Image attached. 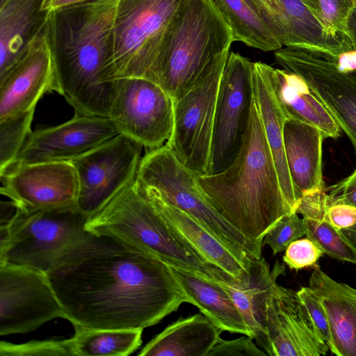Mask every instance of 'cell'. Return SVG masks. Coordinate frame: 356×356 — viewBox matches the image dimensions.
<instances>
[{
  "mask_svg": "<svg viewBox=\"0 0 356 356\" xmlns=\"http://www.w3.org/2000/svg\"><path fill=\"white\" fill-rule=\"evenodd\" d=\"M86 0H44L43 9L51 11L63 6L74 4Z\"/></svg>",
  "mask_w": 356,
  "mask_h": 356,
  "instance_id": "b9f144b4",
  "label": "cell"
},
{
  "mask_svg": "<svg viewBox=\"0 0 356 356\" xmlns=\"http://www.w3.org/2000/svg\"><path fill=\"white\" fill-rule=\"evenodd\" d=\"M309 286L327 314L332 337L330 350L337 356H356V289L334 280L318 266L310 276Z\"/></svg>",
  "mask_w": 356,
  "mask_h": 356,
  "instance_id": "cb8c5ba5",
  "label": "cell"
},
{
  "mask_svg": "<svg viewBox=\"0 0 356 356\" xmlns=\"http://www.w3.org/2000/svg\"><path fill=\"white\" fill-rule=\"evenodd\" d=\"M333 35L353 45L348 28L354 8L350 0H301Z\"/></svg>",
  "mask_w": 356,
  "mask_h": 356,
  "instance_id": "d6a6232c",
  "label": "cell"
},
{
  "mask_svg": "<svg viewBox=\"0 0 356 356\" xmlns=\"http://www.w3.org/2000/svg\"><path fill=\"white\" fill-rule=\"evenodd\" d=\"M350 1L353 3L354 7H356V0H350Z\"/></svg>",
  "mask_w": 356,
  "mask_h": 356,
  "instance_id": "f6af8a7d",
  "label": "cell"
},
{
  "mask_svg": "<svg viewBox=\"0 0 356 356\" xmlns=\"http://www.w3.org/2000/svg\"><path fill=\"white\" fill-rule=\"evenodd\" d=\"M118 134L108 117L74 115L59 125L31 131L13 163L71 162Z\"/></svg>",
  "mask_w": 356,
  "mask_h": 356,
  "instance_id": "e0dca14e",
  "label": "cell"
},
{
  "mask_svg": "<svg viewBox=\"0 0 356 356\" xmlns=\"http://www.w3.org/2000/svg\"><path fill=\"white\" fill-rule=\"evenodd\" d=\"M175 278L189 299L222 331L250 337L254 334L227 292L213 281L204 280L179 267L170 266Z\"/></svg>",
  "mask_w": 356,
  "mask_h": 356,
  "instance_id": "4316f807",
  "label": "cell"
},
{
  "mask_svg": "<svg viewBox=\"0 0 356 356\" xmlns=\"http://www.w3.org/2000/svg\"><path fill=\"white\" fill-rule=\"evenodd\" d=\"M252 339L246 335L233 340H226L220 337L207 356L267 355L262 349L255 345Z\"/></svg>",
  "mask_w": 356,
  "mask_h": 356,
  "instance_id": "74e56055",
  "label": "cell"
},
{
  "mask_svg": "<svg viewBox=\"0 0 356 356\" xmlns=\"http://www.w3.org/2000/svg\"><path fill=\"white\" fill-rule=\"evenodd\" d=\"M47 275L74 327L143 330L189 303L168 264L109 236L97 234Z\"/></svg>",
  "mask_w": 356,
  "mask_h": 356,
  "instance_id": "6da1fadb",
  "label": "cell"
},
{
  "mask_svg": "<svg viewBox=\"0 0 356 356\" xmlns=\"http://www.w3.org/2000/svg\"><path fill=\"white\" fill-rule=\"evenodd\" d=\"M303 218L296 212L284 216L265 234L262 245H268L273 255L285 251L293 241L306 236Z\"/></svg>",
  "mask_w": 356,
  "mask_h": 356,
  "instance_id": "836d02e7",
  "label": "cell"
},
{
  "mask_svg": "<svg viewBox=\"0 0 356 356\" xmlns=\"http://www.w3.org/2000/svg\"><path fill=\"white\" fill-rule=\"evenodd\" d=\"M211 1L229 25L234 42L265 51L282 48L251 0Z\"/></svg>",
  "mask_w": 356,
  "mask_h": 356,
  "instance_id": "f546056e",
  "label": "cell"
},
{
  "mask_svg": "<svg viewBox=\"0 0 356 356\" xmlns=\"http://www.w3.org/2000/svg\"><path fill=\"white\" fill-rule=\"evenodd\" d=\"M327 205L346 204L356 207V169L347 177L326 188Z\"/></svg>",
  "mask_w": 356,
  "mask_h": 356,
  "instance_id": "f35d334b",
  "label": "cell"
},
{
  "mask_svg": "<svg viewBox=\"0 0 356 356\" xmlns=\"http://www.w3.org/2000/svg\"><path fill=\"white\" fill-rule=\"evenodd\" d=\"M326 218L338 230L356 225V207L346 204L327 205Z\"/></svg>",
  "mask_w": 356,
  "mask_h": 356,
  "instance_id": "ab89813d",
  "label": "cell"
},
{
  "mask_svg": "<svg viewBox=\"0 0 356 356\" xmlns=\"http://www.w3.org/2000/svg\"><path fill=\"white\" fill-rule=\"evenodd\" d=\"M325 188L304 195L296 212L302 216L306 237L328 256L356 264V252L343 238L339 230L326 218Z\"/></svg>",
  "mask_w": 356,
  "mask_h": 356,
  "instance_id": "f1b7e54d",
  "label": "cell"
},
{
  "mask_svg": "<svg viewBox=\"0 0 356 356\" xmlns=\"http://www.w3.org/2000/svg\"><path fill=\"white\" fill-rule=\"evenodd\" d=\"M119 0H86L51 10L47 33L54 91L74 115L109 116L118 80L111 65Z\"/></svg>",
  "mask_w": 356,
  "mask_h": 356,
  "instance_id": "7a4b0ae2",
  "label": "cell"
},
{
  "mask_svg": "<svg viewBox=\"0 0 356 356\" xmlns=\"http://www.w3.org/2000/svg\"><path fill=\"white\" fill-rule=\"evenodd\" d=\"M44 0H0V76L21 57L28 44L43 32L51 11Z\"/></svg>",
  "mask_w": 356,
  "mask_h": 356,
  "instance_id": "d4e9b609",
  "label": "cell"
},
{
  "mask_svg": "<svg viewBox=\"0 0 356 356\" xmlns=\"http://www.w3.org/2000/svg\"><path fill=\"white\" fill-rule=\"evenodd\" d=\"M324 138L316 127L289 118L285 121V155L298 202L304 195L325 188L322 170Z\"/></svg>",
  "mask_w": 356,
  "mask_h": 356,
  "instance_id": "44dd1931",
  "label": "cell"
},
{
  "mask_svg": "<svg viewBox=\"0 0 356 356\" xmlns=\"http://www.w3.org/2000/svg\"><path fill=\"white\" fill-rule=\"evenodd\" d=\"M297 294L305 307L317 332L327 343L332 346L330 327L325 310L317 295L309 286H303Z\"/></svg>",
  "mask_w": 356,
  "mask_h": 356,
  "instance_id": "8d00e7d4",
  "label": "cell"
},
{
  "mask_svg": "<svg viewBox=\"0 0 356 356\" xmlns=\"http://www.w3.org/2000/svg\"><path fill=\"white\" fill-rule=\"evenodd\" d=\"M271 66L253 63L254 97L261 118L265 136L271 151L284 196L293 212L298 201L291 179L284 143V126L287 116L274 91L270 79Z\"/></svg>",
  "mask_w": 356,
  "mask_h": 356,
  "instance_id": "7402d4cb",
  "label": "cell"
},
{
  "mask_svg": "<svg viewBox=\"0 0 356 356\" xmlns=\"http://www.w3.org/2000/svg\"><path fill=\"white\" fill-rule=\"evenodd\" d=\"M222 332L203 314L181 317L154 337L140 356H207Z\"/></svg>",
  "mask_w": 356,
  "mask_h": 356,
  "instance_id": "484cf974",
  "label": "cell"
},
{
  "mask_svg": "<svg viewBox=\"0 0 356 356\" xmlns=\"http://www.w3.org/2000/svg\"><path fill=\"white\" fill-rule=\"evenodd\" d=\"M232 31L211 0H184L167 31L149 80L175 102L216 56L229 51Z\"/></svg>",
  "mask_w": 356,
  "mask_h": 356,
  "instance_id": "277c9868",
  "label": "cell"
},
{
  "mask_svg": "<svg viewBox=\"0 0 356 356\" xmlns=\"http://www.w3.org/2000/svg\"><path fill=\"white\" fill-rule=\"evenodd\" d=\"M274 55L283 69L304 79L356 151V72L339 69L334 56L325 51L285 47Z\"/></svg>",
  "mask_w": 356,
  "mask_h": 356,
  "instance_id": "7c38bea8",
  "label": "cell"
},
{
  "mask_svg": "<svg viewBox=\"0 0 356 356\" xmlns=\"http://www.w3.org/2000/svg\"><path fill=\"white\" fill-rule=\"evenodd\" d=\"M1 355H65L75 356L73 337L63 340L31 341L14 344L1 341Z\"/></svg>",
  "mask_w": 356,
  "mask_h": 356,
  "instance_id": "e575fe53",
  "label": "cell"
},
{
  "mask_svg": "<svg viewBox=\"0 0 356 356\" xmlns=\"http://www.w3.org/2000/svg\"><path fill=\"white\" fill-rule=\"evenodd\" d=\"M86 229L112 236L148 252L165 264L209 281L220 277L222 269L207 263L169 226L135 179L91 216Z\"/></svg>",
  "mask_w": 356,
  "mask_h": 356,
  "instance_id": "5b68a950",
  "label": "cell"
},
{
  "mask_svg": "<svg viewBox=\"0 0 356 356\" xmlns=\"http://www.w3.org/2000/svg\"><path fill=\"white\" fill-rule=\"evenodd\" d=\"M64 309L46 273L0 262V335L27 333L56 318Z\"/></svg>",
  "mask_w": 356,
  "mask_h": 356,
  "instance_id": "5bb4252c",
  "label": "cell"
},
{
  "mask_svg": "<svg viewBox=\"0 0 356 356\" xmlns=\"http://www.w3.org/2000/svg\"><path fill=\"white\" fill-rule=\"evenodd\" d=\"M144 195L175 232L207 263L222 269L236 279H240L245 275L251 261H245L201 222L185 211L158 198Z\"/></svg>",
  "mask_w": 356,
  "mask_h": 356,
  "instance_id": "603a6c76",
  "label": "cell"
},
{
  "mask_svg": "<svg viewBox=\"0 0 356 356\" xmlns=\"http://www.w3.org/2000/svg\"><path fill=\"white\" fill-rule=\"evenodd\" d=\"M323 254L324 252L314 241L307 237L300 238L286 248L283 261L291 269L300 270L317 267V262Z\"/></svg>",
  "mask_w": 356,
  "mask_h": 356,
  "instance_id": "d590c367",
  "label": "cell"
},
{
  "mask_svg": "<svg viewBox=\"0 0 356 356\" xmlns=\"http://www.w3.org/2000/svg\"><path fill=\"white\" fill-rule=\"evenodd\" d=\"M270 79L287 118L316 127L325 138L340 136V127L303 79L284 69L272 67Z\"/></svg>",
  "mask_w": 356,
  "mask_h": 356,
  "instance_id": "83f0119b",
  "label": "cell"
},
{
  "mask_svg": "<svg viewBox=\"0 0 356 356\" xmlns=\"http://www.w3.org/2000/svg\"><path fill=\"white\" fill-rule=\"evenodd\" d=\"M255 341L270 356H321L330 350L297 291L277 284L267 301L265 332Z\"/></svg>",
  "mask_w": 356,
  "mask_h": 356,
  "instance_id": "2e32d148",
  "label": "cell"
},
{
  "mask_svg": "<svg viewBox=\"0 0 356 356\" xmlns=\"http://www.w3.org/2000/svg\"><path fill=\"white\" fill-rule=\"evenodd\" d=\"M285 266L276 261L272 269L263 257L252 259L245 275L236 279L228 273L216 281L230 296L256 340L264 334L266 304Z\"/></svg>",
  "mask_w": 356,
  "mask_h": 356,
  "instance_id": "ffe728a7",
  "label": "cell"
},
{
  "mask_svg": "<svg viewBox=\"0 0 356 356\" xmlns=\"http://www.w3.org/2000/svg\"><path fill=\"white\" fill-rule=\"evenodd\" d=\"M229 51L214 58L191 88L175 102L172 134L165 143L198 175H209L218 90Z\"/></svg>",
  "mask_w": 356,
  "mask_h": 356,
  "instance_id": "9c48e42d",
  "label": "cell"
},
{
  "mask_svg": "<svg viewBox=\"0 0 356 356\" xmlns=\"http://www.w3.org/2000/svg\"><path fill=\"white\" fill-rule=\"evenodd\" d=\"M198 175L183 164L166 145L148 149L135 183L145 195L185 211L201 222L246 261L261 257V248L232 225L211 204Z\"/></svg>",
  "mask_w": 356,
  "mask_h": 356,
  "instance_id": "52a82bcc",
  "label": "cell"
},
{
  "mask_svg": "<svg viewBox=\"0 0 356 356\" xmlns=\"http://www.w3.org/2000/svg\"><path fill=\"white\" fill-rule=\"evenodd\" d=\"M89 216L76 205L26 212L19 207L0 226V262L47 273L91 242Z\"/></svg>",
  "mask_w": 356,
  "mask_h": 356,
  "instance_id": "8992f818",
  "label": "cell"
},
{
  "mask_svg": "<svg viewBox=\"0 0 356 356\" xmlns=\"http://www.w3.org/2000/svg\"><path fill=\"white\" fill-rule=\"evenodd\" d=\"M35 109L0 120V171L16 159L27 138Z\"/></svg>",
  "mask_w": 356,
  "mask_h": 356,
  "instance_id": "1f68e13d",
  "label": "cell"
},
{
  "mask_svg": "<svg viewBox=\"0 0 356 356\" xmlns=\"http://www.w3.org/2000/svg\"><path fill=\"white\" fill-rule=\"evenodd\" d=\"M184 0H119L111 45L115 80L149 79L170 22Z\"/></svg>",
  "mask_w": 356,
  "mask_h": 356,
  "instance_id": "ba28073f",
  "label": "cell"
},
{
  "mask_svg": "<svg viewBox=\"0 0 356 356\" xmlns=\"http://www.w3.org/2000/svg\"><path fill=\"white\" fill-rule=\"evenodd\" d=\"M143 146L119 134L72 161L77 207L89 218L136 178Z\"/></svg>",
  "mask_w": 356,
  "mask_h": 356,
  "instance_id": "8fae6325",
  "label": "cell"
},
{
  "mask_svg": "<svg viewBox=\"0 0 356 356\" xmlns=\"http://www.w3.org/2000/svg\"><path fill=\"white\" fill-rule=\"evenodd\" d=\"M198 179L211 204L260 248L267 232L293 213L282 193L254 97L249 127L236 158L223 171L199 175Z\"/></svg>",
  "mask_w": 356,
  "mask_h": 356,
  "instance_id": "3957f363",
  "label": "cell"
},
{
  "mask_svg": "<svg viewBox=\"0 0 356 356\" xmlns=\"http://www.w3.org/2000/svg\"><path fill=\"white\" fill-rule=\"evenodd\" d=\"M54 87L47 26L28 44L18 60L0 76V120L35 109L40 98L46 92L54 91Z\"/></svg>",
  "mask_w": 356,
  "mask_h": 356,
  "instance_id": "ac0fdd59",
  "label": "cell"
},
{
  "mask_svg": "<svg viewBox=\"0 0 356 356\" xmlns=\"http://www.w3.org/2000/svg\"><path fill=\"white\" fill-rule=\"evenodd\" d=\"M253 63L238 53L228 55L218 90L209 175L226 169L243 144L254 98Z\"/></svg>",
  "mask_w": 356,
  "mask_h": 356,
  "instance_id": "30bf717a",
  "label": "cell"
},
{
  "mask_svg": "<svg viewBox=\"0 0 356 356\" xmlns=\"http://www.w3.org/2000/svg\"><path fill=\"white\" fill-rule=\"evenodd\" d=\"M108 118L119 134L147 149L157 148L172 134L175 101L149 79H118Z\"/></svg>",
  "mask_w": 356,
  "mask_h": 356,
  "instance_id": "4fadbf2b",
  "label": "cell"
},
{
  "mask_svg": "<svg viewBox=\"0 0 356 356\" xmlns=\"http://www.w3.org/2000/svg\"><path fill=\"white\" fill-rule=\"evenodd\" d=\"M0 177L1 193L24 211L76 205L78 181L70 162L13 163Z\"/></svg>",
  "mask_w": 356,
  "mask_h": 356,
  "instance_id": "9a60e30c",
  "label": "cell"
},
{
  "mask_svg": "<svg viewBox=\"0 0 356 356\" xmlns=\"http://www.w3.org/2000/svg\"><path fill=\"white\" fill-rule=\"evenodd\" d=\"M339 69L348 72H356V49L343 51L334 56Z\"/></svg>",
  "mask_w": 356,
  "mask_h": 356,
  "instance_id": "60d3db41",
  "label": "cell"
},
{
  "mask_svg": "<svg viewBox=\"0 0 356 356\" xmlns=\"http://www.w3.org/2000/svg\"><path fill=\"white\" fill-rule=\"evenodd\" d=\"M282 47L325 51L334 56L354 49L331 34L301 0H251Z\"/></svg>",
  "mask_w": 356,
  "mask_h": 356,
  "instance_id": "d6986e66",
  "label": "cell"
},
{
  "mask_svg": "<svg viewBox=\"0 0 356 356\" xmlns=\"http://www.w3.org/2000/svg\"><path fill=\"white\" fill-rule=\"evenodd\" d=\"M339 232L356 252V225L340 229Z\"/></svg>",
  "mask_w": 356,
  "mask_h": 356,
  "instance_id": "7bdbcfd3",
  "label": "cell"
},
{
  "mask_svg": "<svg viewBox=\"0 0 356 356\" xmlns=\"http://www.w3.org/2000/svg\"><path fill=\"white\" fill-rule=\"evenodd\" d=\"M74 328L75 356H126L142 343V329Z\"/></svg>",
  "mask_w": 356,
  "mask_h": 356,
  "instance_id": "4dcf8cb0",
  "label": "cell"
},
{
  "mask_svg": "<svg viewBox=\"0 0 356 356\" xmlns=\"http://www.w3.org/2000/svg\"><path fill=\"white\" fill-rule=\"evenodd\" d=\"M348 28L356 49V7H354L349 15Z\"/></svg>",
  "mask_w": 356,
  "mask_h": 356,
  "instance_id": "ee69618b",
  "label": "cell"
}]
</instances>
